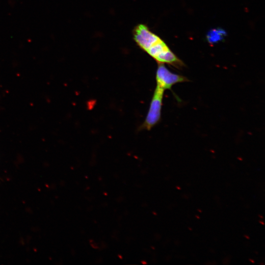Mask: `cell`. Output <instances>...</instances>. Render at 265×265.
<instances>
[{"mask_svg":"<svg viewBox=\"0 0 265 265\" xmlns=\"http://www.w3.org/2000/svg\"><path fill=\"white\" fill-rule=\"evenodd\" d=\"M137 45L150 55L158 64H167L177 69L185 66L184 62L170 49L166 44L144 24L137 25L133 30Z\"/></svg>","mask_w":265,"mask_h":265,"instance_id":"1","label":"cell"},{"mask_svg":"<svg viewBox=\"0 0 265 265\" xmlns=\"http://www.w3.org/2000/svg\"><path fill=\"white\" fill-rule=\"evenodd\" d=\"M197 211L200 212H202V211L201 210H200V209H198Z\"/></svg>","mask_w":265,"mask_h":265,"instance_id":"11","label":"cell"},{"mask_svg":"<svg viewBox=\"0 0 265 265\" xmlns=\"http://www.w3.org/2000/svg\"><path fill=\"white\" fill-rule=\"evenodd\" d=\"M249 261L252 263H255L254 261L253 260L251 259H249Z\"/></svg>","mask_w":265,"mask_h":265,"instance_id":"5","label":"cell"},{"mask_svg":"<svg viewBox=\"0 0 265 265\" xmlns=\"http://www.w3.org/2000/svg\"><path fill=\"white\" fill-rule=\"evenodd\" d=\"M176 188L179 189V190H180L181 189V187L179 186H176Z\"/></svg>","mask_w":265,"mask_h":265,"instance_id":"8","label":"cell"},{"mask_svg":"<svg viewBox=\"0 0 265 265\" xmlns=\"http://www.w3.org/2000/svg\"><path fill=\"white\" fill-rule=\"evenodd\" d=\"M195 217H196V218L197 219H200V217H199V216H198V215H195Z\"/></svg>","mask_w":265,"mask_h":265,"instance_id":"9","label":"cell"},{"mask_svg":"<svg viewBox=\"0 0 265 265\" xmlns=\"http://www.w3.org/2000/svg\"><path fill=\"white\" fill-rule=\"evenodd\" d=\"M244 237L245 238H247V239H249L250 238L248 236H247L246 235H244Z\"/></svg>","mask_w":265,"mask_h":265,"instance_id":"6","label":"cell"},{"mask_svg":"<svg viewBox=\"0 0 265 265\" xmlns=\"http://www.w3.org/2000/svg\"><path fill=\"white\" fill-rule=\"evenodd\" d=\"M226 31L222 28H214L209 30L207 34V39L211 44L221 41L226 36Z\"/></svg>","mask_w":265,"mask_h":265,"instance_id":"4","label":"cell"},{"mask_svg":"<svg viewBox=\"0 0 265 265\" xmlns=\"http://www.w3.org/2000/svg\"><path fill=\"white\" fill-rule=\"evenodd\" d=\"M185 76L170 72L163 64H159L156 73V86L165 90H171L178 83L189 81Z\"/></svg>","mask_w":265,"mask_h":265,"instance_id":"3","label":"cell"},{"mask_svg":"<svg viewBox=\"0 0 265 265\" xmlns=\"http://www.w3.org/2000/svg\"><path fill=\"white\" fill-rule=\"evenodd\" d=\"M259 222L262 225H264V222L263 221H259Z\"/></svg>","mask_w":265,"mask_h":265,"instance_id":"7","label":"cell"},{"mask_svg":"<svg viewBox=\"0 0 265 265\" xmlns=\"http://www.w3.org/2000/svg\"><path fill=\"white\" fill-rule=\"evenodd\" d=\"M259 216L262 219L263 218V216L262 215H259Z\"/></svg>","mask_w":265,"mask_h":265,"instance_id":"10","label":"cell"},{"mask_svg":"<svg viewBox=\"0 0 265 265\" xmlns=\"http://www.w3.org/2000/svg\"><path fill=\"white\" fill-rule=\"evenodd\" d=\"M165 90L156 86L149 108L141 128L150 130L158 124L161 119V111Z\"/></svg>","mask_w":265,"mask_h":265,"instance_id":"2","label":"cell"},{"mask_svg":"<svg viewBox=\"0 0 265 265\" xmlns=\"http://www.w3.org/2000/svg\"><path fill=\"white\" fill-rule=\"evenodd\" d=\"M188 229H189V230H192V229L191 228H188Z\"/></svg>","mask_w":265,"mask_h":265,"instance_id":"12","label":"cell"}]
</instances>
